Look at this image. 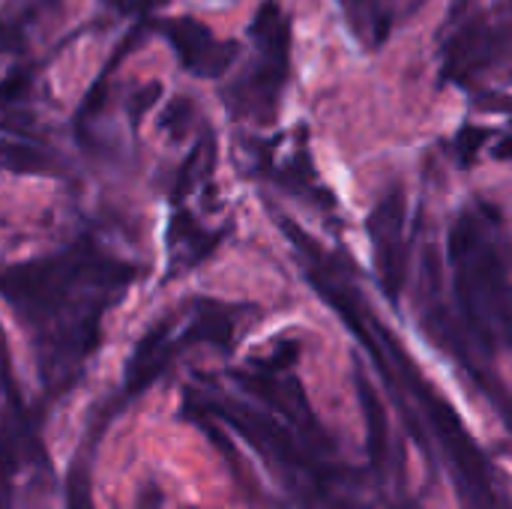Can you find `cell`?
Wrapping results in <instances>:
<instances>
[{
  "label": "cell",
  "mask_w": 512,
  "mask_h": 509,
  "mask_svg": "<svg viewBox=\"0 0 512 509\" xmlns=\"http://www.w3.org/2000/svg\"><path fill=\"white\" fill-rule=\"evenodd\" d=\"M369 237L375 243V264L384 294L396 303L405 282V192L390 189L369 216Z\"/></svg>",
  "instance_id": "cell-4"
},
{
  "label": "cell",
  "mask_w": 512,
  "mask_h": 509,
  "mask_svg": "<svg viewBox=\"0 0 512 509\" xmlns=\"http://www.w3.org/2000/svg\"><path fill=\"white\" fill-rule=\"evenodd\" d=\"M222 234H210L201 225H195V219L189 213H177L171 219L168 228V252H171V276L180 270L195 267L198 261H204L216 246H219Z\"/></svg>",
  "instance_id": "cell-7"
},
{
  "label": "cell",
  "mask_w": 512,
  "mask_h": 509,
  "mask_svg": "<svg viewBox=\"0 0 512 509\" xmlns=\"http://www.w3.org/2000/svg\"><path fill=\"white\" fill-rule=\"evenodd\" d=\"M159 30L171 42L180 66L195 78H219L237 60V42H219L210 27L195 18H165Z\"/></svg>",
  "instance_id": "cell-3"
},
{
  "label": "cell",
  "mask_w": 512,
  "mask_h": 509,
  "mask_svg": "<svg viewBox=\"0 0 512 509\" xmlns=\"http://www.w3.org/2000/svg\"><path fill=\"white\" fill-rule=\"evenodd\" d=\"M159 93H162V84H159V81H150V84H144L141 90H135V93H132V99H129V105H126V108H129V120H132L135 126H138V120H141L153 105H156Z\"/></svg>",
  "instance_id": "cell-13"
},
{
  "label": "cell",
  "mask_w": 512,
  "mask_h": 509,
  "mask_svg": "<svg viewBox=\"0 0 512 509\" xmlns=\"http://www.w3.org/2000/svg\"><path fill=\"white\" fill-rule=\"evenodd\" d=\"M30 87V72L27 69H12L3 81H0V108L18 102L24 96V90Z\"/></svg>",
  "instance_id": "cell-15"
},
{
  "label": "cell",
  "mask_w": 512,
  "mask_h": 509,
  "mask_svg": "<svg viewBox=\"0 0 512 509\" xmlns=\"http://www.w3.org/2000/svg\"><path fill=\"white\" fill-rule=\"evenodd\" d=\"M189 117H192V102H189L186 96H177V99L171 102V108L165 111L162 126H165L174 138H180V135L186 132V126H189Z\"/></svg>",
  "instance_id": "cell-14"
},
{
  "label": "cell",
  "mask_w": 512,
  "mask_h": 509,
  "mask_svg": "<svg viewBox=\"0 0 512 509\" xmlns=\"http://www.w3.org/2000/svg\"><path fill=\"white\" fill-rule=\"evenodd\" d=\"M132 279V264L102 258L90 246H75L69 252L6 270L0 276V294L24 321L42 324L48 318H57L69 306L75 288H99L120 294Z\"/></svg>",
  "instance_id": "cell-2"
},
{
  "label": "cell",
  "mask_w": 512,
  "mask_h": 509,
  "mask_svg": "<svg viewBox=\"0 0 512 509\" xmlns=\"http://www.w3.org/2000/svg\"><path fill=\"white\" fill-rule=\"evenodd\" d=\"M204 312H198L192 318V324L186 327V333L180 336V348L189 345V342H213L219 348H228L231 345V336H234V318L222 309V306H210L204 303L201 306Z\"/></svg>",
  "instance_id": "cell-10"
},
{
  "label": "cell",
  "mask_w": 512,
  "mask_h": 509,
  "mask_svg": "<svg viewBox=\"0 0 512 509\" xmlns=\"http://www.w3.org/2000/svg\"><path fill=\"white\" fill-rule=\"evenodd\" d=\"M354 33L366 42V45H378L387 33H390V18L384 15L378 0H339Z\"/></svg>",
  "instance_id": "cell-11"
},
{
  "label": "cell",
  "mask_w": 512,
  "mask_h": 509,
  "mask_svg": "<svg viewBox=\"0 0 512 509\" xmlns=\"http://www.w3.org/2000/svg\"><path fill=\"white\" fill-rule=\"evenodd\" d=\"M255 45L261 48L264 57H285L288 60V48H291V27L288 18L282 12V6L276 0H264L252 18L249 27Z\"/></svg>",
  "instance_id": "cell-9"
},
{
  "label": "cell",
  "mask_w": 512,
  "mask_h": 509,
  "mask_svg": "<svg viewBox=\"0 0 512 509\" xmlns=\"http://www.w3.org/2000/svg\"><path fill=\"white\" fill-rule=\"evenodd\" d=\"M495 51V33L492 27H486V18H474L468 21L450 42L444 51V81H465L471 78L477 69H483L492 60Z\"/></svg>",
  "instance_id": "cell-5"
},
{
  "label": "cell",
  "mask_w": 512,
  "mask_h": 509,
  "mask_svg": "<svg viewBox=\"0 0 512 509\" xmlns=\"http://www.w3.org/2000/svg\"><path fill=\"white\" fill-rule=\"evenodd\" d=\"M489 138H492V132H489V129H483V126H465V129L459 132V138H456L462 159H465V162H471V159L480 153V147H486V141H489Z\"/></svg>",
  "instance_id": "cell-16"
},
{
  "label": "cell",
  "mask_w": 512,
  "mask_h": 509,
  "mask_svg": "<svg viewBox=\"0 0 512 509\" xmlns=\"http://www.w3.org/2000/svg\"><path fill=\"white\" fill-rule=\"evenodd\" d=\"M69 509H93L90 486H87V468H72L69 474Z\"/></svg>",
  "instance_id": "cell-17"
},
{
  "label": "cell",
  "mask_w": 512,
  "mask_h": 509,
  "mask_svg": "<svg viewBox=\"0 0 512 509\" xmlns=\"http://www.w3.org/2000/svg\"><path fill=\"white\" fill-rule=\"evenodd\" d=\"M21 45V33L0 21V51H15Z\"/></svg>",
  "instance_id": "cell-19"
},
{
  "label": "cell",
  "mask_w": 512,
  "mask_h": 509,
  "mask_svg": "<svg viewBox=\"0 0 512 509\" xmlns=\"http://www.w3.org/2000/svg\"><path fill=\"white\" fill-rule=\"evenodd\" d=\"M0 165H6L9 171H45L48 168V159L33 144L0 141Z\"/></svg>",
  "instance_id": "cell-12"
},
{
  "label": "cell",
  "mask_w": 512,
  "mask_h": 509,
  "mask_svg": "<svg viewBox=\"0 0 512 509\" xmlns=\"http://www.w3.org/2000/svg\"><path fill=\"white\" fill-rule=\"evenodd\" d=\"M297 357H300V345H297V342H282V345L276 348V354H273L270 360H264L261 366H264V369H288Z\"/></svg>",
  "instance_id": "cell-18"
},
{
  "label": "cell",
  "mask_w": 512,
  "mask_h": 509,
  "mask_svg": "<svg viewBox=\"0 0 512 509\" xmlns=\"http://www.w3.org/2000/svg\"><path fill=\"white\" fill-rule=\"evenodd\" d=\"M450 261L456 276V300L471 336L495 351L510 336V285L504 252L486 219L462 213L450 231Z\"/></svg>",
  "instance_id": "cell-1"
},
{
  "label": "cell",
  "mask_w": 512,
  "mask_h": 509,
  "mask_svg": "<svg viewBox=\"0 0 512 509\" xmlns=\"http://www.w3.org/2000/svg\"><path fill=\"white\" fill-rule=\"evenodd\" d=\"M180 351V342L171 339V324L162 321L156 324L135 348L129 366H126V393L135 396L141 390H147L171 363V357Z\"/></svg>",
  "instance_id": "cell-6"
},
{
  "label": "cell",
  "mask_w": 512,
  "mask_h": 509,
  "mask_svg": "<svg viewBox=\"0 0 512 509\" xmlns=\"http://www.w3.org/2000/svg\"><path fill=\"white\" fill-rule=\"evenodd\" d=\"M357 396H360V408L366 417V438H369V459L375 465V471L381 474L384 459H387V441H390V420H387V408L378 399L375 387L366 381L363 372H357Z\"/></svg>",
  "instance_id": "cell-8"
},
{
  "label": "cell",
  "mask_w": 512,
  "mask_h": 509,
  "mask_svg": "<svg viewBox=\"0 0 512 509\" xmlns=\"http://www.w3.org/2000/svg\"><path fill=\"white\" fill-rule=\"evenodd\" d=\"M0 348H3V330H0Z\"/></svg>",
  "instance_id": "cell-20"
}]
</instances>
